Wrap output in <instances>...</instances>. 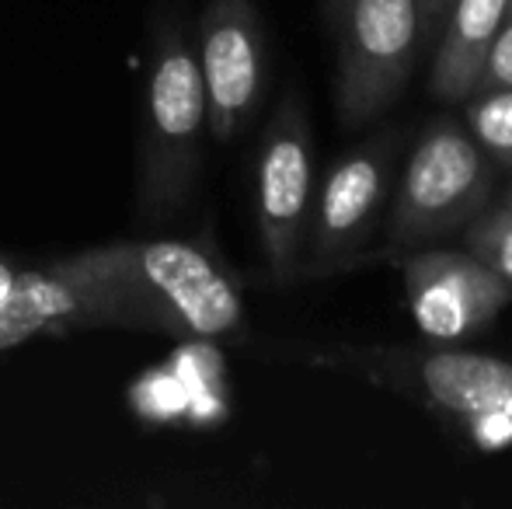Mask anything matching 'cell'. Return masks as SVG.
<instances>
[{"label": "cell", "mask_w": 512, "mask_h": 509, "mask_svg": "<svg viewBox=\"0 0 512 509\" xmlns=\"http://www.w3.org/2000/svg\"><path fill=\"white\" fill-rule=\"evenodd\" d=\"M84 328L213 342L244 328V300L227 269L185 241H115L14 272L0 353Z\"/></svg>", "instance_id": "6da1fadb"}, {"label": "cell", "mask_w": 512, "mask_h": 509, "mask_svg": "<svg viewBox=\"0 0 512 509\" xmlns=\"http://www.w3.org/2000/svg\"><path fill=\"white\" fill-rule=\"evenodd\" d=\"M206 136L209 112L196 46L178 11L161 7L150 18L136 147V210L147 224H164L192 203L203 178Z\"/></svg>", "instance_id": "7a4b0ae2"}, {"label": "cell", "mask_w": 512, "mask_h": 509, "mask_svg": "<svg viewBox=\"0 0 512 509\" xmlns=\"http://www.w3.org/2000/svg\"><path fill=\"white\" fill-rule=\"evenodd\" d=\"M310 367L380 387L467 429L512 422V360L464 349V342L429 346H328L304 356Z\"/></svg>", "instance_id": "3957f363"}, {"label": "cell", "mask_w": 512, "mask_h": 509, "mask_svg": "<svg viewBox=\"0 0 512 509\" xmlns=\"http://www.w3.org/2000/svg\"><path fill=\"white\" fill-rule=\"evenodd\" d=\"M492 157L467 126L436 119L425 126L387 203L384 255H408L460 234L485 206H492Z\"/></svg>", "instance_id": "277c9868"}, {"label": "cell", "mask_w": 512, "mask_h": 509, "mask_svg": "<svg viewBox=\"0 0 512 509\" xmlns=\"http://www.w3.org/2000/svg\"><path fill=\"white\" fill-rule=\"evenodd\" d=\"M338 46L335 109L345 129L380 119L405 91L422 28L415 0H342L328 18Z\"/></svg>", "instance_id": "5b68a950"}, {"label": "cell", "mask_w": 512, "mask_h": 509, "mask_svg": "<svg viewBox=\"0 0 512 509\" xmlns=\"http://www.w3.org/2000/svg\"><path fill=\"white\" fill-rule=\"evenodd\" d=\"M314 136L304 98L286 91L258 143L255 227L265 269L279 286L304 279V248L314 206Z\"/></svg>", "instance_id": "8992f818"}, {"label": "cell", "mask_w": 512, "mask_h": 509, "mask_svg": "<svg viewBox=\"0 0 512 509\" xmlns=\"http://www.w3.org/2000/svg\"><path fill=\"white\" fill-rule=\"evenodd\" d=\"M391 175L394 133L377 136L331 164L324 182L314 189L300 276H331L363 255L380 213L391 203Z\"/></svg>", "instance_id": "52a82bcc"}, {"label": "cell", "mask_w": 512, "mask_h": 509, "mask_svg": "<svg viewBox=\"0 0 512 509\" xmlns=\"http://www.w3.org/2000/svg\"><path fill=\"white\" fill-rule=\"evenodd\" d=\"M196 63L206 91L209 136L230 143L251 123L269 84V42L255 0H206Z\"/></svg>", "instance_id": "ba28073f"}, {"label": "cell", "mask_w": 512, "mask_h": 509, "mask_svg": "<svg viewBox=\"0 0 512 509\" xmlns=\"http://www.w3.org/2000/svg\"><path fill=\"white\" fill-rule=\"evenodd\" d=\"M405 304L429 342H467L512 304V283L474 252L418 248L398 258Z\"/></svg>", "instance_id": "9c48e42d"}, {"label": "cell", "mask_w": 512, "mask_h": 509, "mask_svg": "<svg viewBox=\"0 0 512 509\" xmlns=\"http://www.w3.org/2000/svg\"><path fill=\"white\" fill-rule=\"evenodd\" d=\"M502 11L506 0H453L436 35V60L429 70V91L439 102L457 105L478 91Z\"/></svg>", "instance_id": "30bf717a"}, {"label": "cell", "mask_w": 512, "mask_h": 509, "mask_svg": "<svg viewBox=\"0 0 512 509\" xmlns=\"http://www.w3.org/2000/svg\"><path fill=\"white\" fill-rule=\"evenodd\" d=\"M467 133L492 161L512 168V88L474 91L467 98Z\"/></svg>", "instance_id": "8fae6325"}, {"label": "cell", "mask_w": 512, "mask_h": 509, "mask_svg": "<svg viewBox=\"0 0 512 509\" xmlns=\"http://www.w3.org/2000/svg\"><path fill=\"white\" fill-rule=\"evenodd\" d=\"M464 248L512 283V206H485L464 227Z\"/></svg>", "instance_id": "7c38bea8"}, {"label": "cell", "mask_w": 512, "mask_h": 509, "mask_svg": "<svg viewBox=\"0 0 512 509\" xmlns=\"http://www.w3.org/2000/svg\"><path fill=\"white\" fill-rule=\"evenodd\" d=\"M492 88H512V0H506L499 32L492 39V49L485 56V70H481L478 91Z\"/></svg>", "instance_id": "4fadbf2b"}, {"label": "cell", "mask_w": 512, "mask_h": 509, "mask_svg": "<svg viewBox=\"0 0 512 509\" xmlns=\"http://www.w3.org/2000/svg\"><path fill=\"white\" fill-rule=\"evenodd\" d=\"M418 7V28H422V42H436L439 28H443L446 14H450L453 0H415Z\"/></svg>", "instance_id": "5bb4252c"}, {"label": "cell", "mask_w": 512, "mask_h": 509, "mask_svg": "<svg viewBox=\"0 0 512 509\" xmlns=\"http://www.w3.org/2000/svg\"><path fill=\"white\" fill-rule=\"evenodd\" d=\"M338 4H342V0H324V18H331V14L338 11Z\"/></svg>", "instance_id": "9a60e30c"}, {"label": "cell", "mask_w": 512, "mask_h": 509, "mask_svg": "<svg viewBox=\"0 0 512 509\" xmlns=\"http://www.w3.org/2000/svg\"><path fill=\"white\" fill-rule=\"evenodd\" d=\"M506 203H509V206H512V189H509V196H506Z\"/></svg>", "instance_id": "2e32d148"}]
</instances>
